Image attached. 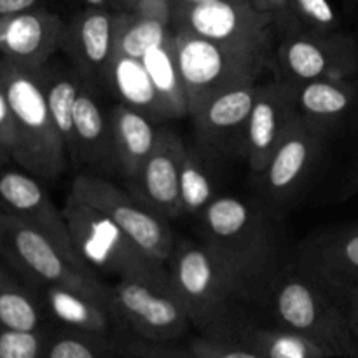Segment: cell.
I'll return each mask as SVG.
<instances>
[{
    "label": "cell",
    "instance_id": "1",
    "mask_svg": "<svg viewBox=\"0 0 358 358\" xmlns=\"http://www.w3.org/2000/svg\"><path fill=\"white\" fill-rule=\"evenodd\" d=\"M198 234L264 313L276 280L290 262L278 213L264 201L222 192L198 217Z\"/></svg>",
    "mask_w": 358,
    "mask_h": 358
},
{
    "label": "cell",
    "instance_id": "2",
    "mask_svg": "<svg viewBox=\"0 0 358 358\" xmlns=\"http://www.w3.org/2000/svg\"><path fill=\"white\" fill-rule=\"evenodd\" d=\"M166 266L171 287L199 336L238 339L250 325L261 324L257 304L205 243L177 240Z\"/></svg>",
    "mask_w": 358,
    "mask_h": 358
},
{
    "label": "cell",
    "instance_id": "3",
    "mask_svg": "<svg viewBox=\"0 0 358 358\" xmlns=\"http://www.w3.org/2000/svg\"><path fill=\"white\" fill-rule=\"evenodd\" d=\"M350 290L339 289L292 261L271 290L264 313L269 324L310 339L329 358H353L358 345L348 318Z\"/></svg>",
    "mask_w": 358,
    "mask_h": 358
},
{
    "label": "cell",
    "instance_id": "4",
    "mask_svg": "<svg viewBox=\"0 0 358 358\" xmlns=\"http://www.w3.org/2000/svg\"><path fill=\"white\" fill-rule=\"evenodd\" d=\"M0 91L7 96L21 135L17 166L41 180H56L69 164V150L52 121L42 70L0 62Z\"/></svg>",
    "mask_w": 358,
    "mask_h": 358
},
{
    "label": "cell",
    "instance_id": "5",
    "mask_svg": "<svg viewBox=\"0 0 358 358\" xmlns=\"http://www.w3.org/2000/svg\"><path fill=\"white\" fill-rule=\"evenodd\" d=\"M63 213L77 255L94 273L115 280L170 278L166 264L145 254L117 224L72 191L66 196Z\"/></svg>",
    "mask_w": 358,
    "mask_h": 358
},
{
    "label": "cell",
    "instance_id": "6",
    "mask_svg": "<svg viewBox=\"0 0 358 358\" xmlns=\"http://www.w3.org/2000/svg\"><path fill=\"white\" fill-rule=\"evenodd\" d=\"M173 44L187 90L191 117L217 94L262 79L271 70V56L229 48L182 28H173Z\"/></svg>",
    "mask_w": 358,
    "mask_h": 358
},
{
    "label": "cell",
    "instance_id": "7",
    "mask_svg": "<svg viewBox=\"0 0 358 358\" xmlns=\"http://www.w3.org/2000/svg\"><path fill=\"white\" fill-rule=\"evenodd\" d=\"M2 261L37 287L63 285L108 292L100 276L76 255L7 212H0Z\"/></svg>",
    "mask_w": 358,
    "mask_h": 358
},
{
    "label": "cell",
    "instance_id": "8",
    "mask_svg": "<svg viewBox=\"0 0 358 358\" xmlns=\"http://www.w3.org/2000/svg\"><path fill=\"white\" fill-rule=\"evenodd\" d=\"M110 301L119 324L131 338L156 345H178L192 329L170 278L115 280L110 285Z\"/></svg>",
    "mask_w": 358,
    "mask_h": 358
},
{
    "label": "cell",
    "instance_id": "9",
    "mask_svg": "<svg viewBox=\"0 0 358 358\" xmlns=\"http://www.w3.org/2000/svg\"><path fill=\"white\" fill-rule=\"evenodd\" d=\"M70 191L117 224L145 254L161 264H168L177 243L170 220L147 208L129 191H122L103 175L93 171L77 175Z\"/></svg>",
    "mask_w": 358,
    "mask_h": 358
},
{
    "label": "cell",
    "instance_id": "10",
    "mask_svg": "<svg viewBox=\"0 0 358 358\" xmlns=\"http://www.w3.org/2000/svg\"><path fill=\"white\" fill-rule=\"evenodd\" d=\"M173 28L271 58L276 44L275 17L255 9L250 0H213L180 7L175 9Z\"/></svg>",
    "mask_w": 358,
    "mask_h": 358
},
{
    "label": "cell",
    "instance_id": "11",
    "mask_svg": "<svg viewBox=\"0 0 358 358\" xmlns=\"http://www.w3.org/2000/svg\"><path fill=\"white\" fill-rule=\"evenodd\" d=\"M271 69L276 79L303 84L318 79H357L358 35L283 34L276 37Z\"/></svg>",
    "mask_w": 358,
    "mask_h": 358
},
{
    "label": "cell",
    "instance_id": "12",
    "mask_svg": "<svg viewBox=\"0 0 358 358\" xmlns=\"http://www.w3.org/2000/svg\"><path fill=\"white\" fill-rule=\"evenodd\" d=\"M329 133L299 117L259 177L262 198L276 213L294 201L306 187L324 152Z\"/></svg>",
    "mask_w": 358,
    "mask_h": 358
},
{
    "label": "cell",
    "instance_id": "13",
    "mask_svg": "<svg viewBox=\"0 0 358 358\" xmlns=\"http://www.w3.org/2000/svg\"><path fill=\"white\" fill-rule=\"evenodd\" d=\"M297 119L299 114L294 103L292 86L276 77L262 83L241 149V157H245L248 170L257 180Z\"/></svg>",
    "mask_w": 358,
    "mask_h": 358
},
{
    "label": "cell",
    "instance_id": "14",
    "mask_svg": "<svg viewBox=\"0 0 358 358\" xmlns=\"http://www.w3.org/2000/svg\"><path fill=\"white\" fill-rule=\"evenodd\" d=\"M119 13L86 7L66 23L62 51L87 84L107 90L108 70L115 56Z\"/></svg>",
    "mask_w": 358,
    "mask_h": 358
},
{
    "label": "cell",
    "instance_id": "15",
    "mask_svg": "<svg viewBox=\"0 0 358 358\" xmlns=\"http://www.w3.org/2000/svg\"><path fill=\"white\" fill-rule=\"evenodd\" d=\"M65 30L66 21L45 7L0 17V62L42 70L62 51Z\"/></svg>",
    "mask_w": 358,
    "mask_h": 358
},
{
    "label": "cell",
    "instance_id": "16",
    "mask_svg": "<svg viewBox=\"0 0 358 358\" xmlns=\"http://www.w3.org/2000/svg\"><path fill=\"white\" fill-rule=\"evenodd\" d=\"M262 79L240 84L213 96L192 117L196 140L222 156H241L245 131L257 101Z\"/></svg>",
    "mask_w": 358,
    "mask_h": 358
},
{
    "label": "cell",
    "instance_id": "17",
    "mask_svg": "<svg viewBox=\"0 0 358 358\" xmlns=\"http://www.w3.org/2000/svg\"><path fill=\"white\" fill-rule=\"evenodd\" d=\"M187 143L175 131L161 128L156 149L145 161L128 191L140 203L166 220L182 217L180 178Z\"/></svg>",
    "mask_w": 358,
    "mask_h": 358
},
{
    "label": "cell",
    "instance_id": "18",
    "mask_svg": "<svg viewBox=\"0 0 358 358\" xmlns=\"http://www.w3.org/2000/svg\"><path fill=\"white\" fill-rule=\"evenodd\" d=\"M0 198L2 212L10 213L21 222L51 238L63 250L79 257L73 248L63 208H58L52 203L44 185L41 184V178L28 171L7 168L0 178Z\"/></svg>",
    "mask_w": 358,
    "mask_h": 358
},
{
    "label": "cell",
    "instance_id": "19",
    "mask_svg": "<svg viewBox=\"0 0 358 358\" xmlns=\"http://www.w3.org/2000/svg\"><path fill=\"white\" fill-rule=\"evenodd\" d=\"M41 290L51 324L119 341L131 338L126 334L115 317L110 290L94 292L63 285L41 287Z\"/></svg>",
    "mask_w": 358,
    "mask_h": 358
},
{
    "label": "cell",
    "instance_id": "20",
    "mask_svg": "<svg viewBox=\"0 0 358 358\" xmlns=\"http://www.w3.org/2000/svg\"><path fill=\"white\" fill-rule=\"evenodd\" d=\"M294 262L339 289H358V224L331 227L306 238Z\"/></svg>",
    "mask_w": 358,
    "mask_h": 358
},
{
    "label": "cell",
    "instance_id": "21",
    "mask_svg": "<svg viewBox=\"0 0 358 358\" xmlns=\"http://www.w3.org/2000/svg\"><path fill=\"white\" fill-rule=\"evenodd\" d=\"M96 93V87L83 79L73 110L76 140L70 161L76 166H87L103 175L117 171V161L108 110H103Z\"/></svg>",
    "mask_w": 358,
    "mask_h": 358
},
{
    "label": "cell",
    "instance_id": "22",
    "mask_svg": "<svg viewBox=\"0 0 358 358\" xmlns=\"http://www.w3.org/2000/svg\"><path fill=\"white\" fill-rule=\"evenodd\" d=\"M292 94L299 117L327 133L341 126L358 107L357 79L308 80L292 86Z\"/></svg>",
    "mask_w": 358,
    "mask_h": 358
},
{
    "label": "cell",
    "instance_id": "23",
    "mask_svg": "<svg viewBox=\"0 0 358 358\" xmlns=\"http://www.w3.org/2000/svg\"><path fill=\"white\" fill-rule=\"evenodd\" d=\"M108 117L114 136L117 173L124 178L126 185H129L156 149L161 128L149 115L124 103L108 108Z\"/></svg>",
    "mask_w": 358,
    "mask_h": 358
},
{
    "label": "cell",
    "instance_id": "24",
    "mask_svg": "<svg viewBox=\"0 0 358 358\" xmlns=\"http://www.w3.org/2000/svg\"><path fill=\"white\" fill-rule=\"evenodd\" d=\"M0 325L17 332L42 331L51 325L41 287L28 282L3 261L0 269Z\"/></svg>",
    "mask_w": 358,
    "mask_h": 358
},
{
    "label": "cell",
    "instance_id": "25",
    "mask_svg": "<svg viewBox=\"0 0 358 358\" xmlns=\"http://www.w3.org/2000/svg\"><path fill=\"white\" fill-rule=\"evenodd\" d=\"M222 156L194 140L185 145L184 166L180 178L182 215L199 217L220 192V163Z\"/></svg>",
    "mask_w": 358,
    "mask_h": 358
},
{
    "label": "cell",
    "instance_id": "26",
    "mask_svg": "<svg viewBox=\"0 0 358 358\" xmlns=\"http://www.w3.org/2000/svg\"><path fill=\"white\" fill-rule=\"evenodd\" d=\"M107 90H110L119 98V103L140 110L142 114L149 115L152 121H168L156 86L142 59L115 55L108 70Z\"/></svg>",
    "mask_w": 358,
    "mask_h": 358
},
{
    "label": "cell",
    "instance_id": "27",
    "mask_svg": "<svg viewBox=\"0 0 358 358\" xmlns=\"http://www.w3.org/2000/svg\"><path fill=\"white\" fill-rule=\"evenodd\" d=\"M142 63L156 86L166 117L178 119L191 115L187 90H185L184 77H182L177 55H175L173 38L166 44L150 49L142 58Z\"/></svg>",
    "mask_w": 358,
    "mask_h": 358
},
{
    "label": "cell",
    "instance_id": "28",
    "mask_svg": "<svg viewBox=\"0 0 358 358\" xmlns=\"http://www.w3.org/2000/svg\"><path fill=\"white\" fill-rule=\"evenodd\" d=\"M42 79H44L45 98L52 121L65 142L69 156H72L73 140H76L73 110H76V100L83 84V77L73 66L69 69V66L48 63L42 69Z\"/></svg>",
    "mask_w": 358,
    "mask_h": 358
},
{
    "label": "cell",
    "instance_id": "29",
    "mask_svg": "<svg viewBox=\"0 0 358 358\" xmlns=\"http://www.w3.org/2000/svg\"><path fill=\"white\" fill-rule=\"evenodd\" d=\"M262 358H329L315 343L273 324H254L236 339Z\"/></svg>",
    "mask_w": 358,
    "mask_h": 358
},
{
    "label": "cell",
    "instance_id": "30",
    "mask_svg": "<svg viewBox=\"0 0 358 358\" xmlns=\"http://www.w3.org/2000/svg\"><path fill=\"white\" fill-rule=\"evenodd\" d=\"M171 38H173V27L170 24L149 20V17L131 13V10L119 13L115 55L142 59L150 49L166 44Z\"/></svg>",
    "mask_w": 358,
    "mask_h": 358
},
{
    "label": "cell",
    "instance_id": "31",
    "mask_svg": "<svg viewBox=\"0 0 358 358\" xmlns=\"http://www.w3.org/2000/svg\"><path fill=\"white\" fill-rule=\"evenodd\" d=\"M331 35L343 31V20L332 0H289L285 21L276 30V37L283 34Z\"/></svg>",
    "mask_w": 358,
    "mask_h": 358
},
{
    "label": "cell",
    "instance_id": "32",
    "mask_svg": "<svg viewBox=\"0 0 358 358\" xmlns=\"http://www.w3.org/2000/svg\"><path fill=\"white\" fill-rule=\"evenodd\" d=\"M128 339L119 341L55 325L48 358H122V346Z\"/></svg>",
    "mask_w": 358,
    "mask_h": 358
},
{
    "label": "cell",
    "instance_id": "33",
    "mask_svg": "<svg viewBox=\"0 0 358 358\" xmlns=\"http://www.w3.org/2000/svg\"><path fill=\"white\" fill-rule=\"evenodd\" d=\"M52 327L35 332H17L2 329L0 332V358H48Z\"/></svg>",
    "mask_w": 358,
    "mask_h": 358
},
{
    "label": "cell",
    "instance_id": "34",
    "mask_svg": "<svg viewBox=\"0 0 358 358\" xmlns=\"http://www.w3.org/2000/svg\"><path fill=\"white\" fill-rule=\"evenodd\" d=\"M187 346L198 358H262L261 353L236 339H213L196 334Z\"/></svg>",
    "mask_w": 358,
    "mask_h": 358
},
{
    "label": "cell",
    "instance_id": "35",
    "mask_svg": "<svg viewBox=\"0 0 358 358\" xmlns=\"http://www.w3.org/2000/svg\"><path fill=\"white\" fill-rule=\"evenodd\" d=\"M21 149V135L16 115L6 94L0 91V159L3 166L17 163Z\"/></svg>",
    "mask_w": 358,
    "mask_h": 358
},
{
    "label": "cell",
    "instance_id": "36",
    "mask_svg": "<svg viewBox=\"0 0 358 358\" xmlns=\"http://www.w3.org/2000/svg\"><path fill=\"white\" fill-rule=\"evenodd\" d=\"M122 358H198L189 346L156 345L129 338L122 346Z\"/></svg>",
    "mask_w": 358,
    "mask_h": 358
},
{
    "label": "cell",
    "instance_id": "37",
    "mask_svg": "<svg viewBox=\"0 0 358 358\" xmlns=\"http://www.w3.org/2000/svg\"><path fill=\"white\" fill-rule=\"evenodd\" d=\"M131 13L173 27L175 2L173 0H138Z\"/></svg>",
    "mask_w": 358,
    "mask_h": 358
},
{
    "label": "cell",
    "instance_id": "38",
    "mask_svg": "<svg viewBox=\"0 0 358 358\" xmlns=\"http://www.w3.org/2000/svg\"><path fill=\"white\" fill-rule=\"evenodd\" d=\"M250 2L255 9L262 10L266 14H271L275 17L276 30L285 21L287 9H289V0H250Z\"/></svg>",
    "mask_w": 358,
    "mask_h": 358
},
{
    "label": "cell",
    "instance_id": "39",
    "mask_svg": "<svg viewBox=\"0 0 358 358\" xmlns=\"http://www.w3.org/2000/svg\"><path fill=\"white\" fill-rule=\"evenodd\" d=\"M45 0H0V17L44 7Z\"/></svg>",
    "mask_w": 358,
    "mask_h": 358
},
{
    "label": "cell",
    "instance_id": "40",
    "mask_svg": "<svg viewBox=\"0 0 358 358\" xmlns=\"http://www.w3.org/2000/svg\"><path fill=\"white\" fill-rule=\"evenodd\" d=\"M348 318H350V327H352V334L358 345V289L350 290Z\"/></svg>",
    "mask_w": 358,
    "mask_h": 358
},
{
    "label": "cell",
    "instance_id": "41",
    "mask_svg": "<svg viewBox=\"0 0 358 358\" xmlns=\"http://www.w3.org/2000/svg\"><path fill=\"white\" fill-rule=\"evenodd\" d=\"M86 7H98V9H114V0H79Z\"/></svg>",
    "mask_w": 358,
    "mask_h": 358
},
{
    "label": "cell",
    "instance_id": "42",
    "mask_svg": "<svg viewBox=\"0 0 358 358\" xmlns=\"http://www.w3.org/2000/svg\"><path fill=\"white\" fill-rule=\"evenodd\" d=\"M136 2H138V0H114V10L126 13V10H131Z\"/></svg>",
    "mask_w": 358,
    "mask_h": 358
},
{
    "label": "cell",
    "instance_id": "43",
    "mask_svg": "<svg viewBox=\"0 0 358 358\" xmlns=\"http://www.w3.org/2000/svg\"><path fill=\"white\" fill-rule=\"evenodd\" d=\"M175 9H180V7L187 6H196V3H205V2H213V0H173Z\"/></svg>",
    "mask_w": 358,
    "mask_h": 358
},
{
    "label": "cell",
    "instance_id": "44",
    "mask_svg": "<svg viewBox=\"0 0 358 358\" xmlns=\"http://www.w3.org/2000/svg\"><path fill=\"white\" fill-rule=\"evenodd\" d=\"M353 358H358V355H357V357H353Z\"/></svg>",
    "mask_w": 358,
    "mask_h": 358
}]
</instances>
